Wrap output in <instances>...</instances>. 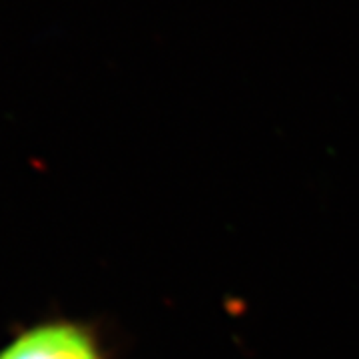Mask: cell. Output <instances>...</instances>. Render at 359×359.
Returning <instances> with one entry per match:
<instances>
[{
	"instance_id": "obj_1",
	"label": "cell",
	"mask_w": 359,
	"mask_h": 359,
	"mask_svg": "<svg viewBox=\"0 0 359 359\" xmlns=\"http://www.w3.org/2000/svg\"><path fill=\"white\" fill-rule=\"evenodd\" d=\"M0 359H110L98 327L68 316H44L16 327Z\"/></svg>"
}]
</instances>
